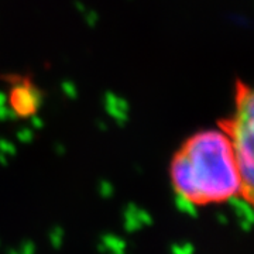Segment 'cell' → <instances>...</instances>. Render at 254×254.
Here are the masks:
<instances>
[{
	"mask_svg": "<svg viewBox=\"0 0 254 254\" xmlns=\"http://www.w3.org/2000/svg\"><path fill=\"white\" fill-rule=\"evenodd\" d=\"M195 247L192 243H184V245H174L171 247V253L173 254H193Z\"/></svg>",
	"mask_w": 254,
	"mask_h": 254,
	"instance_id": "ba28073f",
	"label": "cell"
},
{
	"mask_svg": "<svg viewBox=\"0 0 254 254\" xmlns=\"http://www.w3.org/2000/svg\"><path fill=\"white\" fill-rule=\"evenodd\" d=\"M64 239H65V232H64L63 227L54 226L50 230V233H48L50 245H51V247H54L55 250H58V249L63 247Z\"/></svg>",
	"mask_w": 254,
	"mask_h": 254,
	"instance_id": "52a82bcc",
	"label": "cell"
},
{
	"mask_svg": "<svg viewBox=\"0 0 254 254\" xmlns=\"http://www.w3.org/2000/svg\"><path fill=\"white\" fill-rule=\"evenodd\" d=\"M9 254H21L20 252H16V250H11V252H9Z\"/></svg>",
	"mask_w": 254,
	"mask_h": 254,
	"instance_id": "4fadbf2b",
	"label": "cell"
},
{
	"mask_svg": "<svg viewBox=\"0 0 254 254\" xmlns=\"http://www.w3.org/2000/svg\"><path fill=\"white\" fill-rule=\"evenodd\" d=\"M20 253L21 254H36V245L33 242H24L20 247Z\"/></svg>",
	"mask_w": 254,
	"mask_h": 254,
	"instance_id": "8fae6325",
	"label": "cell"
},
{
	"mask_svg": "<svg viewBox=\"0 0 254 254\" xmlns=\"http://www.w3.org/2000/svg\"><path fill=\"white\" fill-rule=\"evenodd\" d=\"M140 208L134 203H128L123 213V226L127 233H136L140 229H143L140 215H138Z\"/></svg>",
	"mask_w": 254,
	"mask_h": 254,
	"instance_id": "5b68a950",
	"label": "cell"
},
{
	"mask_svg": "<svg viewBox=\"0 0 254 254\" xmlns=\"http://www.w3.org/2000/svg\"><path fill=\"white\" fill-rule=\"evenodd\" d=\"M181 151L190 161L198 203L226 202L242 192V178L227 131L219 128L199 131Z\"/></svg>",
	"mask_w": 254,
	"mask_h": 254,
	"instance_id": "6da1fadb",
	"label": "cell"
},
{
	"mask_svg": "<svg viewBox=\"0 0 254 254\" xmlns=\"http://www.w3.org/2000/svg\"><path fill=\"white\" fill-rule=\"evenodd\" d=\"M99 193L103 199H109V198H112V195H113V185L108 181L100 182Z\"/></svg>",
	"mask_w": 254,
	"mask_h": 254,
	"instance_id": "9c48e42d",
	"label": "cell"
},
{
	"mask_svg": "<svg viewBox=\"0 0 254 254\" xmlns=\"http://www.w3.org/2000/svg\"><path fill=\"white\" fill-rule=\"evenodd\" d=\"M174 203H175V208L178 212H181L184 215L190 216V218H198L199 215V210H198V205L193 199H190L185 195H180V193H175V199H174Z\"/></svg>",
	"mask_w": 254,
	"mask_h": 254,
	"instance_id": "8992f818",
	"label": "cell"
},
{
	"mask_svg": "<svg viewBox=\"0 0 254 254\" xmlns=\"http://www.w3.org/2000/svg\"><path fill=\"white\" fill-rule=\"evenodd\" d=\"M138 215H140V220H141V225H143V227L151 226V225L154 223L153 216L150 215V212H148V210L140 208V210H138Z\"/></svg>",
	"mask_w": 254,
	"mask_h": 254,
	"instance_id": "30bf717a",
	"label": "cell"
},
{
	"mask_svg": "<svg viewBox=\"0 0 254 254\" xmlns=\"http://www.w3.org/2000/svg\"><path fill=\"white\" fill-rule=\"evenodd\" d=\"M216 219H218V222L220 223V225H227V222H229V219H227V216L225 215V213H218L216 215Z\"/></svg>",
	"mask_w": 254,
	"mask_h": 254,
	"instance_id": "7c38bea8",
	"label": "cell"
},
{
	"mask_svg": "<svg viewBox=\"0 0 254 254\" xmlns=\"http://www.w3.org/2000/svg\"><path fill=\"white\" fill-rule=\"evenodd\" d=\"M226 202L229 203V206L233 209L237 220H239V226L242 227L243 232H249L252 229L254 220L253 208H252L250 199H247L242 193H237L235 196L229 198Z\"/></svg>",
	"mask_w": 254,
	"mask_h": 254,
	"instance_id": "3957f363",
	"label": "cell"
},
{
	"mask_svg": "<svg viewBox=\"0 0 254 254\" xmlns=\"http://www.w3.org/2000/svg\"><path fill=\"white\" fill-rule=\"evenodd\" d=\"M126 246L125 239L116 236V235H112V233H108V235L102 236L98 249H99L100 253L115 254L126 252Z\"/></svg>",
	"mask_w": 254,
	"mask_h": 254,
	"instance_id": "277c9868",
	"label": "cell"
},
{
	"mask_svg": "<svg viewBox=\"0 0 254 254\" xmlns=\"http://www.w3.org/2000/svg\"><path fill=\"white\" fill-rule=\"evenodd\" d=\"M242 178V195L253 198L254 188V102L252 92L243 89L237 99L235 120L227 131Z\"/></svg>",
	"mask_w": 254,
	"mask_h": 254,
	"instance_id": "7a4b0ae2",
	"label": "cell"
}]
</instances>
